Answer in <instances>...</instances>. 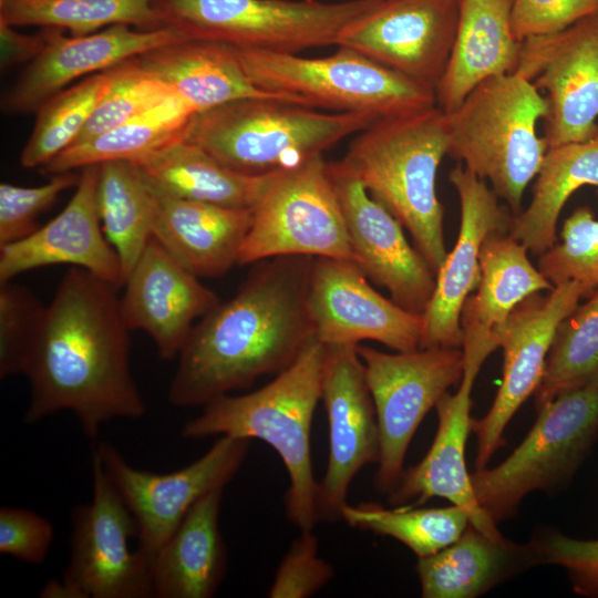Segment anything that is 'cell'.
Masks as SVG:
<instances>
[{
    "mask_svg": "<svg viewBox=\"0 0 598 598\" xmlns=\"http://www.w3.org/2000/svg\"><path fill=\"white\" fill-rule=\"evenodd\" d=\"M117 289L82 268L71 267L64 275L24 367L30 384L25 423L71 411L94 440L111 420L144 416Z\"/></svg>",
    "mask_w": 598,
    "mask_h": 598,
    "instance_id": "1",
    "label": "cell"
},
{
    "mask_svg": "<svg viewBox=\"0 0 598 598\" xmlns=\"http://www.w3.org/2000/svg\"><path fill=\"white\" fill-rule=\"evenodd\" d=\"M315 257L254 264L237 292L194 326L168 386L177 408L204 406L287 369L315 338L308 290Z\"/></svg>",
    "mask_w": 598,
    "mask_h": 598,
    "instance_id": "2",
    "label": "cell"
},
{
    "mask_svg": "<svg viewBox=\"0 0 598 598\" xmlns=\"http://www.w3.org/2000/svg\"><path fill=\"white\" fill-rule=\"evenodd\" d=\"M324 344L312 338L298 358L262 388L241 395H221L188 420L181 435L199 440L215 435L257 439L281 457L289 477L285 509L300 530L318 519L310 430L321 395Z\"/></svg>",
    "mask_w": 598,
    "mask_h": 598,
    "instance_id": "3",
    "label": "cell"
},
{
    "mask_svg": "<svg viewBox=\"0 0 598 598\" xmlns=\"http://www.w3.org/2000/svg\"><path fill=\"white\" fill-rule=\"evenodd\" d=\"M445 155L446 115L436 105L374 122L333 162L402 224L435 275L447 254L435 187Z\"/></svg>",
    "mask_w": 598,
    "mask_h": 598,
    "instance_id": "4",
    "label": "cell"
},
{
    "mask_svg": "<svg viewBox=\"0 0 598 598\" xmlns=\"http://www.w3.org/2000/svg\"><path fill=\"white\" fill-rule=\"evenodd\" d=\"M546 114V99L529 80L516 72L488 78L445 113L447 155L487 179L516 215L548 148L536 131Z\"/></svg>",
    "mask_w": 598,
    "mask_h": 598,
    "instance_id": "5",
    "label": "cell"
},
{
    "mask_svg": "<svg viewBox=\"0 0 598 598\" xmlns=\"http://www.w3.org/2000/svg\"><path fill=\"white\" fill-rule=\"evenodd\" d=\"M379 121L277 99H243L197 113L188 140L230 168L265 175L297 167Z\"/></svg>",
    "mask_w": 598,
    "mask_h": 598,
    "instance_id": "6",
    "label": "cell"
},
{
    "mask_svg": "<svg viewBox=\"0 0 598 598\" xmlns=\"http://www.w3.org/2000/svg\"><path fill=\"white\" fill-rule=\"evenodd\" d=\"M380 0H153L162 27L238 50L297 54L336 45L340 32Z\"/></svg>",
    "mask_w": 598,
    "mask_h": 598,
    "instance_id": "7",
    "label": "cell"
},
{
    "mask_svg": "<svg viewBox=\"0 0 598 598\" xmlns=\"http://www.w3.org/2000/svg\"><path fill=\"white\" fill-rule=\"evenodd\" d=\"M236 50L259 89L295 97L310 107L360 112L383 120L436 106L435 89L350 48L338 47L322 58Z\"/></svg>",
    "mask_w": 598,
    "mask_h": 598,
    "instance_id": "8",
    "label": "cell"
},
{
    "mask_svg": "<svg viewBox=\"0 0 598 598\" xmlns=\"http://www.w3.org/2000/svg\"><path fill=\"white\" fill-rule=\"evenodd\" d=\"M537 413L508 457L471 474L476 499L495 524L513 518L529 493L553 495L571 482L598 439V382L559 394Z\"/></svg>",
    "mask_w": 598,
    "mask_h": 598,
    "instance_id": "9",
    "label": "cell"
},
{
    "mask_svg": "<svg viewBox=\"0 0 598 598\" xmlns=\"http://www.w3.org/2000/svg\"><path fill=\"white\" fill-rule=\"evenodd\" d=\"M289 255L353 261L343 214L323 155L274 174L252 208L238 265Z\"/></svg>",
    "mask_w": 598,
    "mask_h": 598,
    "instance_id": "10",
    "label": "cell"
},
{
    "mask_svg": "<svg viewBox=\"0 0 598 598\" xmlns=\"http://www.w3.org/2000/svg\"><path fill=\"white\" fill-rule=\"evenodd\" d=\"M365 379L374 402L380 431L375 484L390 492L403 473L412 437L427 412L464 371L462 348H417L385 353L360 346Z\"/></svg>",
    "mask_w": 598,
    "mask_h": 598,
    "instance_id": "11",
    "label": "cell"
},
{
    "mask_svg": "<svg viewBox=\"0 0 598 598\" xmlns=\"http://www.w3.org/2000/svg\"><path fill=\"white\" fill-rule=\"evenodd\" d=\"M250 440L220 435L189 465L171 473H154L132 466L107 442L93 451L132 513L138 549L151 560L176 530L193 505L207 493L235 477L248 454Z\"/></svg>",
    "mask_w": 598,
    "mask_h": 598,
    "instance_id": "12",
    "label": "cell"
},
{
    "mask_svg": "<svg viewBox=\"0 0 598 598\" xmlns=\"http://www.w3.org/2000/svg\"><path fill=\"white\" fill-rule=\"evenodd\" d=\"M92 498L71 513L70 557L62 579L83 598L154 597L151 563L131 549L136 522L92 450Z\"/></svg>",
    "mask_w": 598,
    "mask_h": 598,
    "instance_id": "13",
    "label": "cell"
},
{
    "mask_svg": "<svg viewBox=\"0 0 598 598\" xmlns=\"http://www.w3.org/2000/svg\"><path fill=\"white\" fill-rule=\"evenodd\" d=\"M590 293L581 282L557 283L547 295L534 293L519 302L497 330L503 349V379L488 410L473 419L476 436L475 470L487 467L505 445L504 432L520 405L536 391L560 322Z\"/></svg>",
    "mask_w": 598,
    "mask_h": 598,
    "instance_id": "14",
    "label": "cell"
},
{
    "mask_svg": "<svg viewBox=\"0 0 598 598\" xmlns=\"http://www.w3.org/2000/svg\"><path fill=\"white\" fill-rule=\"evenodd\" d=\"M515 72L545 93L547 147L598 134V11L561 32L523 41Z\"/></svg>",
    "mask_w": 598,
    "mask_h": 598,
    "instance_id": "15",
    "label": "cell"
},
{
    "mask_svg": "<svg viewBox=\"0 0 598 598\" xmlns=\"http://www.w3.org/2000/svg\"><path fill=\"white\" fill-rule=\"evenodd\" d=\"M358 344H324L321 395L329 424V457L317 488L318 519L341 518L351 482L380 458L374 402Z\"/></svg>",
    "mask_w": 598,
    "mask_h": 598,
    "instance_id": "16",
    "label": "cell"
},
{
    "mask_svg": "<svg viewBox=\"0 0 598 598\" xmlns=\"http://www.w3.org/2000/svg\"><path fill=\"white\" fill-rule=\"evenodd\" d=\"M458 16L460 0H380L340 32L336 45L436 89L453 49Z\"/></svg>",
    "mask_w": 598,
    "mask_h": 598,
    "instance_id": "17",
    "label": "cell"
},
{
    "mask_svg": "<svg viewBox=\"0 0 598 598\" xmlns=\"http://www.w3.org/2000/svg\"><path fill=\"white\" fill-rule=\"evenodd\" d=\"M307 302L313 336L323 344L373 340L396 352L420 346L422 315L378 292L351 260L315 257Z\"/></svg>",
    "mask_w": 598,
    "mask_h": 598,
    "instance_id": "18",
    "label": "cell"
},
{
    "mask_svg": "<svg viewBox=\"0 0 598 598\" xmlns=\"http://www.w3.org/2000/svg\"><path fill=\"white\" fill-rule=\"evenodd\" d=\"M497 347L488 342H463L464 371L458 390L446 392L436 403L437 431L425 456L403 471L389 492L394 506H417L440 497L463 508L477 529L499 537L496 524L480 506L465 464V448L472 431V390L482 364Z\"/></svg>",
    "mask_w": 598,
    "mask_h": 598,
    "instance_id": "19",
    "label": "cell"
},
{
    "mask_svg": "<svg viewBox=\"0 0 598 598\" xmlns=\"http://www.w3.org/2000/svg\"><path fill=\"white\" fill-rule=\"evenodd\" d=\"M343 214L353 262L368 279L385 288L403 309L423 315L435 274L408 241L402 224L364 186L328 163Z\"/></svg>",
    "mask_w": 598,
    "mask_h": 598,
    "instance_id": "20",
    "label": "cell"
},
{
    "mask_svg": "<svg viewBox=\"0 0 598 598\" xmlns=\"http://www.w3.org/2000/svg\"><path fill=\"white\" fill-rule=\"evenodd\" d=\"M461 206L456 243L435 275L433 295L422 315L419 348H462L461 312L481 279L480 252L493 233L509 231L513 215L485 181L463 165L448 174Z\"/></svg>",
    "mask_w": 598,
    "mask_h": 598,
    "instance_id": "21",
    "label": "cell"
},
{
    "mask_svg": "<svg viewBox=\"0 0 598 598\" xmlns=\"http://www.w3.org/2000/svg\"><path fill=\"white\" fill-rule=\"evenodd\" d=\"M123 287L120 308L125 324L147 333L163 360L178 357L196 321L220 301L154 236Z\"/></svg>",
    "mask_w": 598,
    "mask_h": 598,
    "instance_id": "22",
    "label": "cell"
},
{
    "mask_svg": "<svg viewBox=\"0 0 598 598\" xmlns=\"http://www.w3.org/2000/svg\"><path fill=\"white\" fill-rule=\"evenodd\" d=\"M48 29L44 49L29 62L2 99L4 112L37 111L45 100L78 78L103 72L126 59L183 38L168 27L134 30L126 24H116L80 37H66L61 29Z\"/></svg>",
    "mask_w": 598,
    "mask_h": 598,
    "instance_id": "23",
    "label": "cell"
},
{
    "mask_svg": "<svg viewBox=\"0 0 598 598\" xmlns=\"http://www.w3.org/2000/svg\"><path fill=\"white\" fill-rule=\"evenodd\" d=\"M68 205L28 237L0 247V282L54 265L82 268L123 286L116 251L106 239L97 207L99 165L81 168Z\"/></svg>",
    "mask_w": 598,
    "mask_h": 598,
    "instance_id": "24",
    "label": "cell"
},
{
    "mask_svg": "<svg viewBox=\"0 0 598 598\" xmlns=\"http://www.w3.org/2000/svg\"><path fill=\"white\" fill-rule=\"evenodd\" d=\"M147 185L153 236L172 257L198 278L219 277L238 265L252 208L179 198Z\"/></svg>",
    "mask_w": 598,
    "mask_h": 598,
    "instance_id": "25",
    "label": "cell"
},
{
    "mask_svg": "<svg viewBox=\"0 0 598 598\" xmlns=\"http://www.w3.org/2000/svg\"><path fill=\"white\" fill-rule=\"evenodd\" d=\"M138 59L196 114L243 99H277L306 105L295 97L259 89L245 71L237 50L225 43L182 38Z\"/></svg>",
    "mask_w": 598,
    "mask_h": 598,
    "instance_id": "26",
    "label": "cell"
},
{
    "mask_svg": "<svg viewBox=\"0 0 598 598\" xmlns=\"http://www.w3.org/2000/svg\"><path fill=\"white\" fill-rule=\"evenodd\" d=\"M512 7L513 0H460L453 49L435 89L444 113L484 80L516 71L522 42L513 33Z\"/></svg>",
    "mask_w": 598,
    "mask_h": 598,
    "instance_id": "27",
    "label": "cell"
},
{
    "mask_svg": "<svg viewBox=\"0 0 598 598\" xmlns=\"http://www.w3.org/2000/svg\"><path fill=\"white\" fill-rule=\"evenodd\" d=\"M538 565L544 563L533 538L492 537L470 523L454 543L419 558L416 573L423 598H475Z\"/></svg>",
    "mask_w": 598,
    "mask_h": 598,
    "instance_id": "28",
    "label": "cell"
},
{
    "mask_svg": "<svg viewBox=\"0 0 598 598\" xmlns=\"http://www.w3.org/2000/svg\"><path fill=\"white\" fill-rule=\"evenodd\" d=\"M224 488L199 498L151 560L154 597L210 598L227 567L219 528Z\"/></svg>",
    "mask_w": 598,
    "mask_h": 598,
    "instance_id": "29",
    "label": "cell"
},
{
    "mask_svg": "<svg viewBox=\"0 0 598 598\" xmlns=\"http://www.w3.org/2000/svg\"><path fill=\"white\" fill-rule=\"evenodd\" d=\"M527 247L509 234H491L480 252L481 279L461 312L463 341L493 342L497 330L525 298L553 289L554 285L535 267Z\"/></svg>",
    "mask_w": 598,
    "mask_h": 598,
    "instance_id": "30",
    "label": "cell"
},
{
    "mask_svg": "<svg viewBox=\"0 0 598 598\" xmlns=\"http://www.w3.org/2000/svg\"><path fill=\"white\" fill-rule=\"evenodd\" d=\"M136 165L147 183L159 192L235 208H254L276 173L237 172L187 137Z\"/></svg>",
    "mask_w": 598,
    "mask_h": 598,
    "instance_id": "31",
    "label": "cell"
},
{
    "mask_svg": "<svg viewBox=\"0 0 598 598\" xmlns=\"http://www.w3.org/2000/svg\"><path fill=\"white\" fill-rule=\"evenodd\" d=\"M529 205L513 215L509 234L536 256L557 241V223L569 197L582 186L598 195V134L584 142L548 147Z\"/></svg>",
    "mask_w": 598,
    "mask_h": 598,
    "instance_id": "32",
    "label": "cell"
},
{
    "mask_svg": "<svg viewBox=\"0 0 598 598\" xmlns=\"http://www.w3.org/2000/svg\"><path fill=\"white\" fill-rule=\"evenodd\" d=\"M195 115L178 96L173 97L93 138L71 145L41 169L53 175L113 161L138 164L163 147L188 137Z\"/></svg>",
    "mask_w": 598,
    "mask_h": 598,
    "instance_id": "33",
    "label": "cell"
},
{
    "mask_svg": "<svg viewBox=\"0 0 598 598\" xmlns=\"http://www.w3.org/2000/svg\"><path fill=\"white\" fill-rule=\"evenodd\" d=\"M96 193L102 228L117 254L124 285L153 237L151 192L136 164L113 161L99 164Z\"/></svg>",
    "mask_w": 598,
    "mask_h": 598,
    "instance_id": "34",
    "label": "cell"
},
{
    "mask_svg": "<svg viewBox=\"0 0 598 598\" xmlns=\"http://www.w3.org/2000/svg\"><path fill=\"white\" fill-rule=\"evenodd\" d=\"M153 0H0V23L39 25L86 35L116 24L162 28Z\"/></svg>",
    "mask_w": 598,
    "mask_h": 598,
    "instance_id": "35",
    "label": "cell"
},
{
    "mask_svg": "<svg viewBox=\"0 0 598 598\" xmlns=\"http://www.w3.org/2000/svg\"><path fill=\"white\" fill-rule=\"evenodd\" d=\"M341 518L352 527L399 540L417 558L447 547L470 524L466 512L454 504L446 507L403 505L385 508L375 503H347L341 509Z\"/></svg>",
    "mask_w": 598,
    "mask_h": 598,
    "instance_id": "36",
    "label": "cell"
},
{
    "mask_svg": "<svg viewBox=\"0 0 598 598\" xmlns=\"http://www.w3.org/2000/svg\"><path fill=\"white\" fill-rule=\"evenodd\" d=\"M589 295L556 331L533 394L536 411L561 393L598 382V288Z\"/></svg>",
    "mask_w": 598,
    "mask_h": 598,
    "instance_id": "37",
    "label": "cell"
},
{
    "mask_svg": "<svg viewBox=\"0 0 598 598\" xmlns=\"http://www.w3.org/2000/svg\"><path fill=\"white\" fill-rule=\"evenodd\" d=\"M110 87L107 71L85 76L45 100L37 112L33 131L21 152L24 168H42L70 147Z\"/></svg>",
    "mask_w": 598,
    "mask_h": 598,
    "instance_id": "38",
    "label": "cell"
},
{
    "mask_svg": "<svg viewBox=\"0 0 598 598\" xmlns=\"http://www.w3.org/2000/svg\"><path fill=\"white\" fill-rule=\"evenodd\" d=\"M105 71L110 87L73 144L93 138L177 96L169 85L142 65L138 56Z\"/></svg>",
    "mask_w": 598,
    "mask_h": 598,
    "instance_id": "39",
    "label": "cell"
},
{
    "mask_svg": "<svg viewBox=\"0 0 598 598\" xmlns=\"http://www.w3.org/2000/svg\"><path fill=\"white\" fill-rule=\"evenodd\" d=\"M537 267L554 286L575 280L590 292L598 288V219L590 207L579 206L565 219L560 241L539 256Z\"/></svg>",
    "mask_w": 598,
    "mask_h": 598,
    "instance_id": "40",
    "label": "cell"
},
{
    "mask_svg": "<svg viewBox=\"0 0 598 598\" xmlns=\"http://www.w3.org/2000/svg\"><path fill=\"white\" fill-rule=\"evenodd\" d=\"M45 307L27 287L0 282V378L23 374Z\"/></svg>",
    "mask_w": 598,
    "mask_h": 598,
    "instance_id": "41",
    "label": "cell"
},
{
    "mask_svg": "<svg viewBox=\"0 0 598 598\" xmlns=\"http://www.w3.org/2000/svg\"><path fill=\"white\" fill-rule=\"evenodd\" d=\"M80 174L65 172L51 175L40 186L0 184V247L19 241L40 226L38 217L49 209L66 189L76 186Z\"/></svg>",
    "mask_w": 598,
    "mask_h": 598,
    "instance_id": "42",
    "label": "cell"
},
{
    "mask_svg": "<svg viewBox=\"0 0 598 598\" xmlns=\"http://www.w3.org/2000/svg\"><path fill=\"white\" fill-rule=\"evenodd\" d=\"M300 532L280 561L268 597H310L333 577L332 566L319 556V542L316 535L312 530Z\"/></svg>",
    "mask_w": 598,
    "mask_h": 598,
    "instance_id": "43",
    "label": "cell"
},
{
    "mask_svg": "<svg viewBox=\"0 0 598 598\" xmlns=\"http://www.w3.org/2000/svg\"><path fill=\"white\" fill-rule=\"evenodd\" d=\"M533 539L544 565H557L566 570L575 594L598 598V538L578 539L546 530Z\"/></svg>",
    "mask_w": 598,
    "mask_h": 598,
    "instance_id": "44",
    "label": "cell"
},
{
    "mask_svg": "<svg viewBox=\"0 0 598 598\" xmlns=\"http://www.w3.org/2000/svg\"><path fill=\"white\" fill-rule=\"evenodd\" d=\"M598 11V0H513L512 29L517 41L566 30Z\"/></svg>",
    "mask_w": 598,
    "mask_h": 598,
    "instance_id": "45",
    "label": "cell"
},
{
    "mask_svg": "<svg viewBox=\"0 0 598 598\" xmlns=\"http://www.w3.org/2000/svg\"><path fill=\"white\" fill-rule=\"evenodd\" d=\"M53 526L27 508H0V553L24 563L41 565L53 542Z\"/></svg>",
    "mask_w": 598,
    "mask_h": 598,
    "instance_id": "46",
    "label": "cell"
},
{
    "mask_svg": "<svg viewBox=\"0 0 598 598\" xmlns=\"http://www.w3.org/2000/svg\"><path fill=\"white\" fill-rule=\"evenodd\" d=\"M48 38V28L37 34H23L13 27L0 23L1 68L31 62L42 52Z\"/></svg>",
    "mask_w": 598,
    "mask_h": 598,
    "instance_id": "47",
    "label": "cell"
},
{
    "mask_svg": "<svg viewBox=\"0 0 598 598\" xmlns=\"http://www.w3.org/2000/svg\"><path fill=\"white\" fill-rule=\"evenodd\" d=\"M43 598H83L82 595L65 580L50 579L40 590Z\"/></svg>",
    "mask_w": 598,
    "mask_h": 598,
    "instance_id": "48",
    "label": "cell"
}]
</instances>
